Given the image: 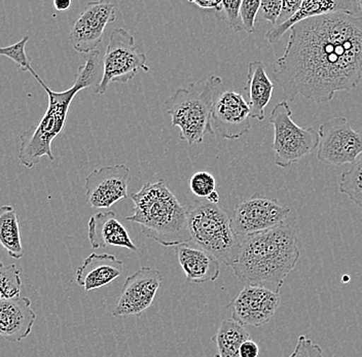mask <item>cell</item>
<instances>
[{"label":"cell","instance_id":"cell-1","mask_svg":"<svg viewBox=\"0 0 362 357\" xmlns=\"http://www.w3.org/2000/svg\"><path fill=\"white\" fill-rule=\"evenodd\" d=\"M274 78L286 101L325 103L354 90L362 78L361 16L328 13L294 25Z\"/></svg>","mask_w":362,"mask_h":357},{"label":"cell","instance_id":"cell-2","mask_svg":"<svg viewBox=\"0 0 362 357\" xmlns=\"http://www.w3.org/2000/svg\"><path fill=\"white\" fill-rule=\"evenodd\" d=\"M296 213L277 227L242 237L239 254L230 266L247 286H264L279 293L300 259Z\"/></svg>","mask_w":362,"mask_h":357},{"label":"cell","instance_id":"cell-3","mask_svg":"<svg viewBox=\"0 0 362 357\" xmlns=\"http://www.w3.org/2000/svg\"><path fill=\"white\" fill-rule=\"evenodd\" d=\"M100 52L88 54L85 63L78 67L74 86L66 91H53L33 69L29 70L34 78L44 88L49 97V105L37 125L31 126L20 136L19 161L27 168L33 169L42 158L55 160L52 144L66 125L68 112L74 97L83 90L99 85L102 74Z\"/></svg>","mask_w":362,"mask_h":357},{"label":"cell","instance_id":"cell-4","mask_svg":"<svg viewBox=\"0 0 362 357\" xmlns=\"http://www.w3.org/2000/svg\"><path fill=\"white\" fill-rule=\"evenodd\" d=\"M131 198L134 209L126 221L138 223L147 238L167 247L191 242L187 207L181 205L165 180L146 182Z\"/></svg>","mask_w":362,"mask_h":357},{"label":"cell","instance_id":"cell-5","mask_svg":"<svg viewBox=\"0 0 362 357\" xmlns=\"http://www.w3.org/2000/svg\"><path fill=\"white\" fill-rule=\"evenodd\" d=\"M223 78L210 76L180 88L167 100L166 112L171 125L180 128V139L189 146L201 144L206 135L214 134L211 124L214 95Z\"/></svg>","mask_w":362,"mask_h":357},{"label":"cell","instance_id":"cell-6","mask_svg":"<svg viewBox=\"0 0 362 357\" xmlns=\"http://www.w3.org/2000/svg\"><path fill=\"white\" fill-rule=\"evenodd\" d=\"M187 216L192 242L221 263L232 266L239 254L241 237L235 232L232 218L225 210L204 199L187 207Z\"/></svg>","mask_w":362,"mask_h":357},{"label":"cell","instance_id":"cell-7","mask_svg":"<svg viewBox=\"0 0 362 357\" xmlns=\"http://www.w3.org/2000/svg\"><path fill=\"white\" fill-rule=\"evenodd\" d=\"M288 101L276 104L272 110L270 122L274 127L273 151L275 164L287 168L313 153L319 146V134L315 129L302 128L294 123Z\"/></svg>","mask_w":362,"mask_h":357},{"label":"cell","instance_id":"cell-8","mask_svg":"<svg viewBox=\"0 0 362 357\" xmlns=\"http://www.w3.org/2000/svg\"><path fill=\"white\" fill-rule=\"evenodd\" d=\"M139 70H149L146 54L137 51L135 37L129 31L124 28L113 29L103 58L101 81L95 88V92L103 95L115 81L128 83L137 76Z\"/></svg>","mask_w":362,"mask_h":357},{"label":"cell","instance_id":"cell-9","mask_svg":"<svg viewBox=\"0 0 362 357\" xmlns=\"http://www.w3.org/2000/svg\"><path fill=\"white\" fill-rule=\"evenodd\" d=\"M318 134L317 158L325 164H353L362 153V133L351 127L350 122L343 115L321 124Z\"/></svg>","mask_w":362,"mask_h":357},{"label":"cell","instance_id":"cell-10","mask_svg":"<svg viewBox=\"0 0 362 357\" xmlns=\"http://www.w3.org/2000/svg\"><path fill=\"white\" fill-rule=\"evenodd\" d=\"M291 214V208L281 204L277 199L255 194L240 201L234 207L233 228L242 238L277 227Z\"/></svg>","mask_w":362,"mask_h":357},{"label":"cell","instance_id":"cell-11","mask_svg":"<svg viewBox=\"0 0 362 357\" xmlns=\"http://www.w3.org/2000/svg\"><path fill=\"white\" fill-rule=\"evenodd\" d=\"M131 170L127 165H107L94 169L86 178V199L92 208L107 209L128 198Z\"/></svg>","mask_w":362,"mask_h":357},{"label":"cell","instance_id":"cell-12","mask_svg":"<svg viewBox=\"0 0 362 357\" xmlns=\"http://www.w3.org/2000/svg\"><path fill=\"white\" fill-rule=\"evenodd\" d=\"M115 6L108 1H90L74 21L69 40L78 53L97 51L108 24L115 21Z\"/></svg>","mask_w":362,"mask_h":357},{"label":"cell","instance_id":"cell-13","mask_svg":"<svg viewBox=\"0 0 362 357\" xmlns=\"http://www.w3.org/2000/svg\"><path fill=\"white\" fill-rule=\"evenodd\" d=\"M163 276L160 271L142 267L124 281L121 295L112 310L113 317L140 316L153 305Z\"/></svg>","mask_w":362,"mask_h":357},{"label":"cell","instance_id":"cell-14","mask_svg":"<svg viewBox=\"0 0 362 357\" xmlns=\"http://www.w3.org/2000/svg\"><path fill=\"white\" fill-rule=\"evenodd\" d=\"M250 106L240 93L226 90L214 101L211 124L214 134L219 139H241L250 130Z\"/></svg>","mask_w":362,"mask_h":357},{"label":"cell","instance_id":"cell-15","mask_svg":"<svg viewBox=\"0 0 362 357\" xmlns=\"http://www.w3.org/2000/svg\"><path fill=\"white\" fill-rule=\"evenodd\" d=\"M280 293L264 286H246L228 308L232 318L242 325L260 327L271 322L280 306Z\"/></svg>","mask_w":362,"mask_h":357},{"label":"cell","instance_id":"cell-16","mask_svg":"<svg viewBox=\"0 0 362 357\" xmlns=\"http://www.w3.org/2000/svg\"><path fill=\"white\" fill-rule=\"evenodd\" d=\"M36 314L26 297L0 300V336L11 343L21 342L33 331Z\"/></svg>","mask_w":362,"mask_h":357},{"label":"cell","instance_id":"cell-17","mask_svg":"<svg viewBox=\"0 0 362 357\" xmlns=\"http://www.w3.org/2000/svg\"><path fill=\"white\" fill-rule=\"evenodd\" d=\"M336 13L357 16L359 13L357 1L355 0H303L302 6L291 19L287 20L284 23L272 27L264 37L269 44H276L279 42L280 38L286 33V31L293 28L294 25L310 18Z\"/></svg>","mask_w":362,"mask_h":357},{"label":"cell","instance_id":"cell-18","mask_svg":"<svg viewBox=\"0 0 362 357\" xmlns=\"http://www.w3.org/2000/svg\"><path fill=\"white\" fill-rule=\"evenodd\" d=\"M124 271V263L110 254H90L76 270V281L86 291L112 283Z\"/></svg>","mask_w":362,"mask_h":357},{"label":"cell","instance_id":"cell-19","mask_svg":"<svg viewBox=\"0 0 362 357\" xmlns=\"http://www.w3.org/2000/svg\"><path fill=\"white\" fill-rule=\"evenodd\" d=\"M88 238L90 246L96 250L105 246L124 247L132 252L138 250L115 211L93 216L88 223Z\"/></svg>","mask_w":362,"mask_h":357},{"label":"cell","instance_id":"cell-20","mask_svg":"<svg viewBox=\"0 0 362 357\" xmlns=\"http://www.w3.org/2000/svg\"><path fill=\"white\" fill-rule=\"evenodd\" d=\"M174 250L187 281L191 283L214 282L221 275V262L199 246L180 244Z\"/></svg>","mask_w":362,"mask_h":357},{"label":"cell","instance_id":"cell-21","mask_svg":"<svg viewBox=\"0 0 362 357\" xmlns=\"http://www.w3.org/2000/svg\"><path fill=\"white\" fill-rule=\"evenodd\" d=\"M251 119L264 121V110L273 96L274 83L267 74L262 61L249 63L247 69V87Z\"/></svg>","mask_w":362,"mask_h":357},{"label":"cell","instance_id":"cell-22","mask_svg":"<svg viewBox=\"0 0 362 357\" xmlns=\"http://www.w3.org/2000/svg\"><path fill=\"white\" fill-rule=\"evenodd\" d=\"M250 339L247 329L241 323L230 318H225L219 325L218 331L212 338L216 343L215 357H240V347Z\"/></svg>","mask_w":362,"mask_h":357},{"label":"cell","instance_id":"cell-23","mask_svg":"<svg viewBox=\"0 0 362 357\" xmlns=\"http://www.w3.org/2000/svg\"><path fill=\"white\" fill-rule=\"evenodd\" d=\"M0 245L13 259H20L24 255L17 212L8 205L0 207Z\"/></svg>","mask_w":362,"mask_h":357},{"label":"cell","instance_id":"cell-24","mask_svg":"<svg viewBox=\"0 0 362 357\" xmlns=\"http://www.w3.org/2000/svg\"><path fill=\"white\" fill-rule=\"evenodd\" d=\"M339 189L341 194L349 197L362 212V153L349 170L341 174Z\"/></svg>","mask_w":362,"mask_h":357},{"label":"cell","instance_id":"cell-25","mask_svg":"<svg viewBox=\"0 0 362 357\" xmlns=\"http://www.w3.org/2000/svg\"><path fill=\"white\" fill-rule=\"evenodd\" d=\"M21 272L17 266H4L0 262V300L18 297L21 293Z\"/></svg>","mask_w":362,"mask_h":357},{"label":"cell","instance_id":"cell-26","mask_svg":"<svg viewBox=\"0 0 362 357\" xmlns=\"http://www.w3.org/2000/svg\"><path fill=\"white\" fill-rule=\"evenodd\" d=\"M29 42V36L25 35L19 42L11 46L0 47V56L11 59L18 65L22 71H29L31 67V61L26 54L27 42Z\"/></svg>","mask_w":362,"mask_h":357},{"label":"cell","instance_id":"cell-27","mask_svg":"<svg viewBox=\"0 0 362 357\" xmlns=\"http://www.w3.org/2000/svg\"><path fill=\"white\" fill-rule=\"evenodd\" d=\"M215 187H216V180L214 176L206 171L194 173L189 180V189L192 193L199 198L207 199L216 191Z\"/></svg>","mask_w":362,"mask_h":357},{"label":"cell","instance_id":"cell-28","mask_svg":"<svg viewBox=\"0 0 362 357\" xmlns=\"http://www.w3.org/2000/svg\"><path fill=\"white\" fill-rule=\"evenodd\" d=\"M259 0H244L241 4L240 13H241L242 23H243L244 31L248 35H252L255 31V20H257V13L259 12Z\"/></svg>","mask_w":362,"mask_h":357},{"label":"cell","instance_id":"cell-29","mask_svg":"<svg viewBox=\"0 0 362 357\" xmlns=\"http://www.w3.org/2000/svg\"><path fill=\"white\" fill-rule=\"evenodd\" d=\"M241 4V0H236V1H226V0H223V13L225 15L226 20L228 21V25H230V28L235 33H240V31L244 30L241 13H240Z\"/></svg>","mask_w":362,"mask_h":357},{"label":"cell","instance_id":"cell-30","mask_svg":"<svg viewBox=\"0 0 362 357\" xmlns=\"http://www.w3.org/2000/svg\"><path fill=\"white\" fill-rule=\"evenodd\" d=\"M289 357H325L320 346L314 343L311 339L300 336L293 353Z\"/></svg>","mask_w":362,"mask_h":357},{"label":"cell","instance_id":"cell-31","mask_svg":"<svg viewBox=\"0 0 362 357\" xmlns=\"http://www.w3.org/2000/svg\"><path fill=\"white\" fill-rule=\"evenodd\" d=\"M282 11V0L260 1L259 12L262 19L276 26Z\"/></svg>","mask_w":362,"mask_h":357},{"label":"cell","instance_id":"cell-32","mask_svg":"<svg viewBox=\"0 0 362 357\" xmlns=\"http://www.w3.org/2000/svg\"><path fill=\"white\" fill-rule=\"evenodd\" d=\"M303 0H293V1H288V0H283L282 1V11L281 15L279 17V23H284L287 20L291 19L294 13L298 12V8L302 6Z\"/></svg>","mask_w":362,"mask_h":357},{"label":"cell","instance_id":"cell-33","mask_svg":"<svg viewBox=\"0 0 362 357\" xmlns=\"http://www.w3.org/2000/svg\"><path fill=\"white\" fill-rule=\"evenodd\" d=\"M240 357H259V347L255 341L249 340L245 341L243 344L240 347L239 351Z\"/></svg>","mask_w":362,"mask_h":357},{"label":"cell","instance_id":"cell-34","mask_svg":"<svg viewBox=\"0 0 362 357\" xmlns=\"http://www.w3.org/2000/svg\"><path fill=\"white\" fill-rule=\"evenodd\" d=\"M189 2L202 8V10H212L215 11V12H216L217 8L221 4V0H191Z\"/></svg>","mask_w":362,"mask_h":357},{"label":"cell","instance_id":"cell-35","mask_svg":"<svg viewBox=\"0 0 362 357\" xmlns=\"http://www.w3.org/2000/svg\"><path fill=\"white\" fill-rule=\"evenodd\" d=\"M71 6V0H55L54 1V6H55L56 10L59 11V12H65V11L69 10Z\"/></svg>","mask_w":362,"mask_h":357},{"label":"cell","instance_id":"cell-36","mask_svg":"<svg viewBox=\"0 0 362 357\" xmlns=\"http://www.w3.org/2000/svg\"><path fill=\"white\" fill-rule=\"evenodd\" d=\"M205 200H207L208 202L211 203V204H218L219 202V194L217 193L216 191L214 192V193L211 194L209 197H208L207 199H205Z\"/></svg>","mask_w":362,"mask_h":357},{"label":"cell","instance_id":"cell-37","mask_svg":"<svg viewBox=\"0 0 362 357\" xmlns=\"http://www.w3.org/2000/svg\"><path fill=\"white\" fill-rule=\"evenodd\" d=\"M357 8H358V12L362 13V0H357Z\"/></svg>","mask_w":362,"mask_h":357}]
</instances>
